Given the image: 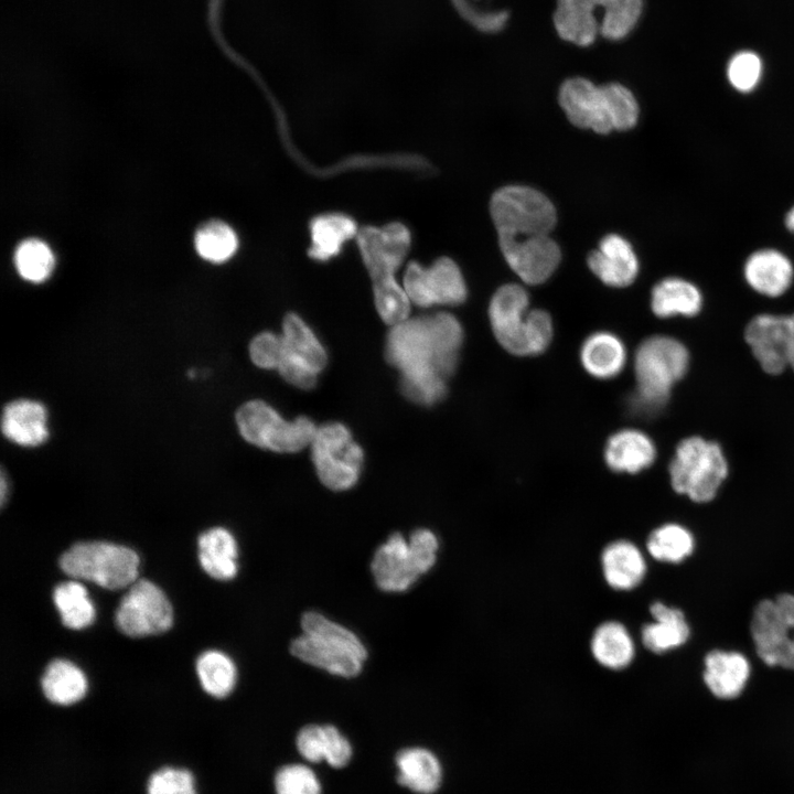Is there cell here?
I'll list each match as a JSON object with an SVG mask.
<instances>
[{"label": "cell", "mask_w": 794, "mask_h": 794, "mask_svg": "<svg viewBox=\"0 0 794 794\" xmlns=\"http://www.w3.org/2000/svg\"><path fill=\"white\" fill-rule=\"evenodd\" d=\"M196 672L203 689L215 698H224L234 689L237 669L234 662L218 651H206L196 661Z\"/></svg>", "instance_id": "obj_37"}, {"label": "cell", "mask_w": 794, "mask_h": 794, "mask_svg": "<svg viewBox=\"0 0 794 794\" xmlns=\"http://www.w3.org/2000/svg\"><path fill=\"white\" fill-rule=\"evenodd\" d=\"M283 352L282 336L269 331L257 334L249 344L253 363L265 369L278 368Z\"/></svg>", "instance_id": "obj_43"}, {"label": "cell", "mask_w": 794, "mask_h": 794, "mask_svg": "<svg viewBox=\"0 0 794 794\" xmlns=\"http://www.w3.org/2000/svg\"><path fill=\"white\" fill-rule=\"evenodd\" d=\"M751 672V663L742 652L715 648L705 655L702 682L712 697L731 701L743 694Z\"/></svg>", "instance_id": "obj_20"}, {"label": "cell", "mask_w": 794, "mask_h": 794, "mask_svg": "<svg viewBox=\"0 0 794 794\" xmlns=\"http://www.w3.org/2000/svg\"><path fill=\"white\" fill-rule=\"evenodd\" d=\"M761 75L762 63L753 52H740L728 64V81L740 93L752 92L758 86Z\"/></svg>", "instance_id": "obj_41"}, {"label": "cell", "mask_w": 794, "mask_h": 794, "mask_svg": "<svg viewBox=\"0 0 794 794\" xmlns=\"http://www.w3.org/2000/svg\"><path fill=\"white\" fill-rule=\"evenodd\" d=\"M357 246L373 281L376 309L390 312L401 308L408 297L395 273L410 247L408 228L396 222L364 227L357 234Z\"/></svg>", "instance_id": "obj_6"}, {"label": "cell", "mask_w": 794, "mask_h": 794, "mask_svg": "<svg viewBox=\"0 0 794 794\" xmlns=\"http://www.w3.org/2000/svg\"><path fill=\"white\" fill-rule=\"evenodd\" d=\"M310 447L318 476L326 487L345 491L356 484L364 454L346 426L328 422L318 427Z\"/></svg>", "instance_id": "obj_13"}, {"label": "cell", "mask_w": 794, "mask_h": 794, "mask_svg": "<svg viewBox=\"0 0 794 794\" xmlns=\"http://www.w3.org/2000/svg\"><path fill=\"white\" fill-rule=\"evenodd\" d=\"M673 490L699 504L716 498L729 475V462L722 447L701 436L682 439L668 465Z\"/></svg>", "instance_id": "obj_8"}, {"label": "cell", "mask_w": 794, "mask_h": 794, "mask_svg": "<svg viewBox=\"0 0 794 794\" xmlns=\"http://www.w3.org/2000/svg\"><path fill=\"white\" fill-rule=\"evenodd\" d=\"M403 287L410 300L421 308L458 305L465 301L468 289L459 266L449 257H441L429 268L410 262Z\"/></svg>", "instance_id": "obj_16"}, {"label": "cell", "mask_w": 794, "mask_h": 794, "mask_svg": "<svg viewBox=\"0 0 794 794\" xmlns=\"http://www.w3.org/2000/svg\"><path fill=\"white\" fill-rule=\"evenodd\" d=\"M53 600L66 627L81 630L94 622L95 607L82 583L67 581L57 584L53 591Z\"/></svg>", "instance_id": "obj_36"}, {"label": "cell", "mask_w": 794, "mask_h": 794, "mask_svg": "<svg viewBox=\"0 0 794 794\" xmlns=\"http://www.w3.org/2000/svg\"><path fill=\"white\" fill-rule=\"evenodd\" d=\"M498 246L509 268L528 285L545 282L561 260L560 248L549 235L498 238Z\"/></svg>", "instance_id": "obj_18"}, {"label": "cell", "mask_w": 794, "mask_h": 794, "mask_svg": "<svg viewBox=\"0 0 794 794\" xmlns=\"http://www.w3.org/2000/svg\"><path fill=\"white\" fill-rule=\"evenodd\" d=\"M198 559L207 575L230 580L237 575L238 548L234 536L223 527H214L198 536Z\"/></svg>", "instance_id": "obj_30"}, {"label": "cell", "mask_w": 794, "mask_h": 794, "mask_svg": "<svg viewBox=\"0 0 794 794\" xmlns=\"http://www.w3.org/2000/svg\"><path fill=\"white\" fill-rule=\"evenodd\" d=\"M785 228L794 235V204L786 211L784 215Z\"/></svg>", "instance_id": "obj_46"}, {"label": "cell", "mask_w": 794, "mask_h": 794, "mask_svg": "<svg viewBox=\"0 0 794 794\" xmlns=\"http://www.w3.org/2000/svg\"><path fill=\"white\" fill-rule=\"evenodd\" d=\"M41 685L45 697L61 706L79 701L87 691L84 673L72 662L61 658L46 666Z\"/></svg>", "instance_id": "obj_34"}, {"label": "cell", "mask_w": 794, "mask_h": 794, "mask_svg": "<svg viewBox=\"0 0 794 794\" xmlns=\"http://www.w3.org/2000/svg\"><path fill=\"white\" fill-rule=\"evenodd\" d=\"M8 493V481L4 472L1 473V505H4Z\"/></svg>", "instance_id": "obj_47"}, {"label": "cell", "mask_w": 794, "mask_h": 794, "mask_svg": "<svg viewBox=\"0 0 794 794\" xmlns=\"http://www.w3.org/2000/svg\"><path fill=\"white\" fill-rule=\"evenodd\" d=\"M115 621L117 627L131 637L163 633L173 622L172 605L158 586L139 579L121 598Z\"/></svg>", "instance_id": "obj_14"}, {"label": "cell", "mask_w": 794, "mask_h": 794, "mask_svg": "<svg viewBox=\"0 0 794 794\" xmlns=\"http://www.w3.org/2000/svg\"><path fill=\"white\" fill-rule=\"evenodd\" d=\"M277 369L288 383L301 389L313 388L319 375L308 365L286 356H282Z\"/></svg>", "instance_id": "obj_44"}, {"label": "cell", "mask_w": 794, "mask_h": 794, "mask_svg": "<svg viewBox=\"0 0 794 794\" xmlns=\"http://www.w3.org/2000/svg\"><path fill=\"white\" fill-rule=\"evenodd\" d=\"M580 361L584 371L591 376L610 379L623 371L626 350L623 342L613 333L596 332L582 343Z\"/></svg>", "instance_id": "obj_28"}, {"label": "cell", "mask_w": 794, "mask_h": 794, "mask_svg": "<svg viewBox=\"0 0 794 794\" xmlns=\"http://www.w3.org/2000/svg\"><path fill=\"white\" fill-rule=\"evenodd\" d=\"M750 634L758 657L766 666L794 670V616L774 599H763L754 607Z\"/></svg>", "instance_id": "obj_15"}, {"label": "cell", "mask_w": 794, "mask_h": 794, "mask_svg": "<svg viewBox=\"0 0 794 794\" xmlns=\"http://www.w3.org/2000/svg\"><path fill=\"white\" fill-rule=\"evenodd\" d=\"M311 246L309 256L316 260H328L336 256L345 242L357 233V227L351 217L331 213L316 216L310 223Z\"/></svg>", "instance_id": "obj_33"}, {"label": "cell", "mask_w": 794, "mask_h": 794, "mask_svg": "<svg viewBox=\"0 0 794 794\" xmlns=\"http://www.w3.org/2000/svg\"><path fill=\"white\" fill-rule=\"evenodd\" d=\"M791 322V337H790V351H788V369L794 373V312L790 314Z\"/></svg>", "instance_id": "obj_45"}, {"label": "cell", "mask_w": 794, "mask_h": 794, "mask_svg": "<svg viewBox=\"0 0 794 794\" xmlns=\"http://www.w3.org/2000/svg\"><path fill=\"white\" fill-rule=\"evenodd\" d=\"M742 277L755 293L776 299L784 296L794 283V262L779 248L761 247L744 259Z\"/></svg>", "instance_id": "obj_19"}, {"label": "cell", "mask_w": 794, "mask_h": 794, "mask_svg": "<svg viewBox=\"0 0 794 794\" xmlns=\"http://www.w3.org/2000/svg\"><path fill=\"white\" fill-rule=\"evenodd\" d=\"M283 356L303 363L318 374L328 362L326 352L310 326L296 313H288L282 323Z\"/></svg>", "instance_id": "obj_32"}, {"label": "cell", "mask_w": 794, "mask_h": 794, "mask_svg": "<svg viewBox=\"0 0 794 794\" xmlns=\"http://www.w3.org/2000/svg\"><path fill=\"white\" fill-rule=\"evenodd\" d=\"M601 568L608 586L618 591L635 589L644 580L647 570L641 549L625 539L614 540L604 547Z\"/></svg>", "instance_id": "obj_25"}, {"label": "cell", "mask_w": 794, "mask_h": 794, "mask_svg": "<svg viewBox=\"0 0 794 794\" xmlns=\"http://www.w3.org/2000/svg\"><path fill=\"white\" fill-rule=\"evenodd\" d=\"M654 441L637 429L613 433L604 447V461L614 472L635 474L650 468L656 459Z\"/></svg>", "instance_id": "obj_23"}, {"label": "cell", "mask_w": 794, "mask_h": 794, "mask_svg": "<svg viewBox=\"0 0 794 794\" xmlns=\"http://www.w3.org/2000/svg\"><path fill=\"white\" fill-rule=\"evenodd\" d=\"M147 794H197L193 774L185 769L164 766L153 772L147 783Z\"/></svg>", "instance_id": "obj_42"}, {"label": "cell", "mask_w": 794, "mask_h": 794, "mask_svg": "<svg viewBox=\"0 0 794 794\" xmlns=\"http://www.w3.org/2000/svg\"><path fill=\"white\" fill-rule=\"evenodd\" d=\"M590 648L593 658L612 670L627 667L635 656L634 641L627 629L618 621L601 623L592 634Z\"/></svg>", "instance_id": "obj_31"}, {"label": "cell", "mask_w": 794, "mask_h": 794, "mask_svg": "<svg viewBox=\"0 0 794 794\" xmlns=\"http://www.w3.org/2000/svg\"><path fill=\"white\" fill-rule=\"evenodd\" d=\"M396 764L398 783L416 793L432 794L441 785V763L428 749H403L396 755Z\"/></svg>", "instance_id": "obj_29"}, {"label": "cell", "mask_w": 794, "mask_h": 794, "mask_svg": "<svg viewBox=\"0 0 794 794\" xmlns=\"http://www.w3.org/2000/svg\"><path fill=\"white\" fill-rule=\"evenodd\" d=\"M490 214L498 238L549 235L557 223L551 201L536 189L506 185L490 200Z\"/></svg>", "instance_id": "obj_11"}, {"label": "cell", "mask_w": 794, "mask_h": 794, "mask_svg": "<svg viewBox=\"0 0 794 794\" xmlns=\"http://www.w3.org/2000/svg\"><path fill=\"white\" fill-rule=\"evenodd\" d=\"M14 265L18 273L24 280L40 283L52 275L55 257L46 243L37 238H30L17 247Z\"/></svg>", "instance_id": "obj_39"}, {"label": "cell", "mask_w": 794, "mask_h": 794, "mask_svg": "<svg viewBox=\"0 0 794 794\" xmlns=\"http://www.w3.org/2000/svg\"><path fill=\"white\" fill-rule=\"evenodd\" d=\"M236 423L247 442L281 453L298 452L310 446L316 431L310 418L300 416L287 421L259 399L249 400L238 408Z\"/></svg>", "instance_id": "obj_12"}, {"label": "cell", "mask_w": 794, "mask_h": 794, "mask_svg": "<svg viewBox=\"0 0 794 794\" xmlns=\"http://www.w3.org/2000/svg\"><path fill=\"white\" fill-rule=\"evenodd\" d=\"M791 337L790 314L763 312L752 316L743 330V339L760 368L777 376L788 369Z\"/></svg>", "instance_id": "obj_17"}, {"label": "cell", "mask_w": 794, "mask_h": 794, "mask_svg": "<svg viewBox=\"0 0 794 794\" xmlns=\"http://www.w3.org/2000/svg\"><path fill=\"white\" fill-rule=\"evenodd\" d=\"M704 304L699 286L683 277L663 278L651 291V310L659 319L694 318L702 311Z\"/></svg>", "instance_id": "obj_22"}, {"label": "cell", "mask_w": 794, "mask_h": 794, "mask_svg": "<svg viewBox=\"0 0 794 794\" xmlns=\"http://www.w3.org/2000/svg\"><path fill=\"white\" fill-rule=\"evenodd\" d=\"M277 794H321L315 773L303 764H288L280 768L275 776Z\"/></svg>", "instance_id": "obj_40"}, {"label": "cell", "mask_w": 794, "mask_h": 794, "mask_svg": "<svg viewBox=\"0 0 794 794\" xmlns=\"http://www.w3.org/2000/svg\"><path fill=\"white\" fill-rule=\"evenodd\" d=\"M653 621L641 631L643 645L652 653L664 654L685 645L690 637V626L684 612L656 601L650 607Z\"/></svg>", "instance_id": "obj_26"}, {"label": "cell", "mask_w": 794, "mask_h": 794, "mask_svg": "<svg viewBox=\"0 0 794 794\" xmlns=\"http://www.w3.org/2000/svg\"><path fill=\"white\" fill-rule=\"evenodd\" d=\"M528 304L527 291L517 283L501 286L489 304V319L495 339L508 353L518 356L543 353L554 334L548 312L529 310Z\"/></svg>", "instance_id": "obj_4"}, {"label": "cell", "mask_w": 794, "mask_h": 794, "mask_svg": "<svg viewBox=\"0 0 794 794\" xmlns=\"http://www.w3.org/2000/svg\"><path fill=\"white\" fill-rule=\"evenodd\" d=\"M696 548L694 534L678 523H665L651 532L646 540L648 555L659 562L680 564Z\"/></svg>", "instance_id": "obj_35"}, {"label": "cell", "mask_w": 794, "mask_h": 794, "mask_svg": "<svg viewBox=\"0 0 794 794\" xmlns=\"http://www.w3.org/2000/svg\"><path fill=\"white\" fill-rule=\"evenodd\" d=\"M690 353L676 337L657 334L646 337L634 356L636 388L630 406L640 415H652L662 409L674 386L689 369Z\"/></svg>", "instance_id": "obj_3"}, {"label": "cell", "mask_w": 794, "mask_h": 794, "mask_svg": "<svg viewBox=\"0 0 794 794\" xmlns=\"http://www.w3.org/2000/svg\"><path fill=\"white\" fill-rule=\"evenodd\" d=\"M194 244L197 254L203 259L221 264L236 253L238 239L229 225L222 221H211L198 228Z\"/></svg>", "instance_id": "obj_38"}, {"label": "cell", "mask_w": 794, "mask_h": 794, "mask_svg": "<svg viewBox=\"0 0 794 794\" xmlns=\"http://www.w3.org/2000/svg\"><path fill=\"white\" fill-rule=\"evenodd\" d=\"M587 264L598 279L614 288L632 285L640 268L633 246L618 234L604 236L598 248L588 255Z\"/></svg>", "instance_id": "obj_21"}, {"label": "cell", "mask_w": 794, "mask_h": 794, "mask_svg": "<svg viewBox=\"0 0 794 794\" xmlns=\"http://www.w3.org/2000/svg\"><path fill=\"white\" fill-rule=\"evenodd\" d=\"M301 627L302 634L290 644L293 656L333 675L361 673L367 651L352 631L315 611L303 613Z\"/></svg>", "instance_id": "obj_5"}, {"label": "cell", "mask_w": 794, "mask_h": 794, "mask_svg": "<svg viewBox=\"0 0 794 794\" xmlns=\"http://www.w3.org/2000/svg\"><path fill=\"white\" fill-rule=\"evenodd\" d=\"M462 342V326L448 312L408 318L393 325L385 356L400 372L404 396L423 406L440 401L455 371Z\"/></svg>", "instance_id": "obj_1"}, {"label": "cell", "mask_w": 794, "mask_h": 794, "mask_svg": "<svg viewBox=\"0 0 794 794\" xmlns=\"http://www.w3.org/2000/svg\"><path fill=\"white\" fill-rule=\"evenodd\" d=\"M60 567L72 578L118 590L137 580L139 557L126 546L107 541H81L61 556Z\"/></svg>", "instance_id": "obj_10"}, {"label": "cell", "mask_w": 794, "mask_h": 794, "mask_svg": "<svg viewBox=\"0 0 794 794\" xmlns=\"http://www.w3.org/2000/svg\"><path fill=\"white\" fill-rule=\"evenodd\" d=\"M438 547L437 536L426 528L414 530L408 540L400 533L391 534L371 564L376 584L384 591H406L433 567Z\"/></svg>", "instance_id": "obj_9"}, {"label": "cell", "mask_w": 794, "mask_h": 794, "mask_svg": "<svg viewBox=\"0 0 794 794\" xmlns=\"http://www.w3.org/2000/svg\"><path fill=\"white\" fill-rule=\"evenodd\" d=\"M3 436L22 447H36L49 437L45 407L32 399H17L6 405L2 411Z\"/></svg>", "instance_id": "obj_24"}, {"label": "cell", "mask_w": 794, "mask_h": 794, "mask_svg": "<svg viewBox=\"0 0 794 794\" xmlns=\"http://www.w3.org/2000/svg\"><path fill=\"white\" fill-rule=\"evenodd\" d=\"M299 753L310 762L326 761L333 768H342L352 757L348 740L331 725H308L297 736Z\"/></svg>", "instance_id": "obj_27"}, {"label": "cell", "mask_w": 794, "mask_h": 794, "mask_svg": "<svg viewBox=\"0 0 794 794\" xmlns=\"http://www.w3.org/2000/svg\"><path fill=\"white\" fill-rule=\"evenodd\" d=\"M558 100L573 126L602 135L630 130L640 116L636 98L619 83L598 86L587 78L572 77L561 84Z\"/></svg>", "instance_id": "obj_2"}, {"label": "cell", "mask_w": 794, "mask_h": 794, "mask_svg": "<svg viewBox=\"0 0 794 794\" xmlns=\"http://www.w3.org/2000/svg\"><path fill=\"white\" fill-rule=\"evenodd\" d=\"M642 7V0H557L554 24L562 40L587 46L600 34L597 12L603 17L601 35L620 40L635 26Z\"/></svg>", "instance_id": "obj_7"}]
</instances>
